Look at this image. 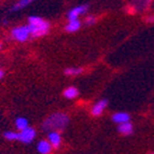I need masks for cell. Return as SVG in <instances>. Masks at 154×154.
Instances as JSON below:
<instances>
[{"mask_svg":"<svg viewBox=\"0 0 154 154\" xmlns=\"http://www.w3.org/2000/svg\"><path fill=\"white\" fill-rule=\"evenodd\" d=\"M18 137H20V134L15 133V131H5V138L8 139V140H18Z\"/></svg>","mask_w":154,"mask_h":154,"instance_id":"16","label":"cell"},{"mask_svg":"<svg viewBox=\"0 0 154 154\" xmlns=\"http://www.w3.org/2000/svg\"><path fill=\"white\" fill-rule=\"evenodd\" d=\"M88 10V5H78V7H75L72 8L71 10L68 12V20L69 21H75V20H78L80 15H82L84 13H86V11Z\"/></svg>","mask_w":154,"mask_h":154,"instance_id":"5","label":"cell"},{"mask_svg":"<svg viewBox=\"0 0 154 154\" xmlns=\"http://www.w3.org/2000/svg\"><path fill=\"white\" fill-rule=\"evenodd\" d=\"M11 35H12L13 39H14V40H16V41H20V42L27 41L29 37L31 36L29 25H23V26L15 27V28L12 30Z\"/></svg>","mask_w":154,"mask_h":154,"instance_id":"3","label":"cell"},{"mask_svg":"<svg viewBox=\"0 0 154 154\" xmlns=\"http://www.w3.org/2000/svg\"><path fill=\"white\" fill-rule=\"evenodd\" d=\"M69 124V116L66 113L63 112H55L46 119L43 122L42 128L48 131H57L65 129L67 125Z\"/></svg>","mask_w":154,"mask_h":154,"instance_id":"1","label":"cell"},{"mask_svg":"<svg viewBox=\"0 0 154 154\" xmlns=\"http://www.w3.org/2000/svg\"><path fill=\"white\" fill-rule=\"evenodd\" d=\"M15 126H16V128H17L18 131H24V129H26L27 127H29L27 119H25V118H17L15 120Z\"/></svg>","mask_w":154,"mask_h":154,"instance_id":"14","label":"cell"},{"mask_svg":"<svg viewBox=\"0 0 154 154\" xmlns=\"http://www.w3.org/2000/svg\"><path fill=\"white\" fill-rule=\"evenodd\" d=\"M49 142L55 149L59 148V146L62 143V137H60L59 133H57V131H51V133H49Z\"/></svg>","mask_w":154,"mask_h":154,"instance_id":"8","label":"cell"},{"mask_svg":"<svg viewBox=\"0 0 154 154\" xmlns=\"http://www.w3.org/2000/svg\"><path fill=\"white\" fill-rule=\"evenodd\" d=\"M118 131H119V133L123 134L125 136H129V135L133 134V124H131V122L120 124L118 127Z\"/></svg>","mask_w":154,"mask_h":154,"instance_id":"10","label":"cell"},{"mask_svg":"<svg viewBox=\"0 0 154 154\" xmlns=\"http://www.w3.org/2000/svg\"><path fill=\"white\" fill-rule=\"evenodd\" d=\"M86 24L88 25H94V24L97 22V20H96V17H94V16H88V17H86Z\"/></svg>","mask_w":154,"mask_h":154,"instance_id":"17","label":"cell"},{"mask_svg":"<svg viewBox=\"0 0 154 154\" xmlns=\"http://www.w3.org/2000/svg\"><path fill=\"white\" fill-rule=\"evenodd\" d=\"M83 72L82 68H75V67H70V68H67L65 70V75H81Z\"/></svg>","mask_w":154,"mask_h":154,"instance_id":"15","label":"cell"},{"mask_svg":"<svg viewBox=\"0 0 154 154\" xmlns=\"http://www.w3.org/2000/svg\"><path fill=\"white\" fill-rule=\"evenodd\" d=\"M148 23H154V16H150V17H148L146 20Z\"/></svg>","mask_w":154,"mask_h":154,"instance_id":"18","label":"cell"},{"mask_svg":"<svg viewBox=\"0 0 154 154\" xmlns=\"http://www.w3.org/2000/svg\"><path fill=\"white\" fill-rule=\"evenodd\" d=\"M3 75H5V72H3V70L0 69V79H1V78L3 77Z\"/></svg>","mask_w":154,"mask_h":154,"instance_id":"19","label":"cell"},{"mask_svg":"<svg viewBox=\"0 0 154 154\" xmlns=\"http://www.w3.org/2000/svg\"><path fill=\"white\" fill-rule=\"evenodd\" d=\"M28 23H29V28H30L31 37H33V38L44 36V35L48 33V31L50 29L49 22L44 21L43 18L36 15L29 16Z\"/></svg>","mask_w":154,"mask_h":154,"instance_id":"2","label":"cell"},{"mask_svg":"<svg viewBox=\"0 0 154 154\" xmlns=\"http://www.w3.org/2000/svg\"><path fill=\"white\" fill-rule=\"evenodd\" d=\"M1 48H2V43L0 42V50H1Z\"/></svg>","mask_w":154,"mask_h":154,"instance_id":"20","label":"cell"},{"mask_svg":"<svg viewBox=\"0 0 154 154\" xmlns=\"http://www.w3.org/2000/svg\"><path fill=\"white\" fill-rule=\"evenodd\" d=\"M152 154H154V153H152Z\"/></svg>","mask_w":154,"mask_h":154,"instance_id":"21","label":"cell"},{"mask_svg":"<svg viewBox=\"0 0 154 154\" xmlns=\"http://www.w3.org/2000/svg\"><path fill=\"white\" fill-rule=\"evenodd\" d=\"M18 134H20L18 140L26 144L32 142V140L35 139V137H36V131H35L32 127H27L26 129L20 131Z\"/></svg>","mask_w":154,"mask_h":154,"instance_id":"4","label":"cell"},{"mask_svg":"<svg viewBox=\"0 0 154 154\" xmlns=\"http://www.w3.org/2000/svg\"><path fill=\"white\" fill-rule=\"evenodd\" d=\"M37 149H38L39 153L49 154V153H51L53 146H51V143H50L49 141H46V140H41V141H39L38 144H37Z\"/></svg>","mask_w":154,"mask_h":154,"instance_id":"9","label":"cell"},{"mask_svg":"<svg viewBox=\"0 0 154 154\" xmlns=\"http://www.w3.org/2000/svg\"><path fill=\"white\" fill-rule=\"evenodd\" d=\"M129 120H131V116L126 112H116L112 116V121L118 123L119 125L127 123V122H129Z\"/></svg>","mask_w":154,"mask_h":154,"instance_id":"7","label":"cell"},{"mask_svg":"<svg viewBox=\"0 0 154 154\" xmlns=\"http://www.w3.org/2000/svg\"><path fill=\"white\" fill-rule=\"evenodd\" d=\"M31 2H32L31 0H20V1H17V2H16L15 5L11 8V11H13V12H15V11H20V10H22V9L26 8V7L30 5Z\"/></svg>","mask_w":154,"mask_h":154,"instance_id":"13","label":"cell"},{"mask_svg":"<svg viewBox=\"0 0 154 154\" xmlns=\"http://www.w3.org/2000/svg\"><path fill=\"white\" fill-rule=\"evenodd\" d=\"M80 27H81V22L79 20H75V21H69L68 24L66 25L65 29L68 32H75V31L79 30Z\"/></svg>","mask_w":154,"mask_h":154,"instance_id":"11","label":"cell"},{"mask_svg":"<svg viewBox=\"0 0 154 154\" xmlns=\"http://www.w3.org/2000/svg\"><path fill=\"white\" fill-rule=\"evenodd\" d=\"M107 106H108V100L107 99H101L99 100L98 103H96L95 105L93 106L92 108V114L94 116H99L103 114V110L107 108Z\"/></svg>","mask_w":154,"mask_h":154,"instance_id":"6","label":"cell"},{"mask_svg":"<svg viewBox=\"0 0 154 154\" xmlns=\"http://www.w3.org/2000/svg\"><path fill=\"white\" fill-rule=\"evenodd\" d=\"M78 95H79V91L75 86H69L64 91V96L67 99H75V97H78Z\"/></svg>","mask_w":154,"mask_h":154,"instance_id":"12","label":"cell"}]
</instances>
